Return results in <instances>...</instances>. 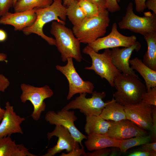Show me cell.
Returning <instances> with one entry per match:
<instances>
[{"label":"cell","instance_id":"6da1fadb","mask_svg":"<svg viewBox=\"0 0 156 156\" xmlns=\"http://www.w3.org/2000/svg\"><path fill=\"white\" fill-rule=\"evenodd\" d=\"M36 18L34 23L22 31L25 35L34 34L40 36L49 45H55L54 38L45 35L43 31L47 23L56 21L65 25L66 18V7L63 4L62 0H55L50 5L43 8L34 9Z\"/></svg>","mask_w":156,"mask_h":156},{"label":"cell","instance_id":"7a4b0ae2","mask_svg":"<svg viewBox=\"0 0 156 156\" xmlns=\"http://www.w3.org/2000/svg\"><path fill=\"white\" fill-rule=\"evenodd\" d=\"M114 87L116 91L113 98L124 106L140 102L147 91L145 85L139 78L122 73L115 77Z\"/></svg>","mask_w":156,"mask_h":156},{"label":"cell","instance_id":"3957f363","mask_svg":"<svg viewBox=\"0 0 156 156\" xmlns=\"http://www.w3.org/2000/svg\"><path fill=\"white\" fill-rule=\"evenodd\" d=\"M55 37V45L61 54L62 61L65 62L69 57L78 62L82 59L80 42L74 34L72 30L61 23L52 21L50 31Z\"/></svg>","mask_w":156,"mask_h":156},{"label":"cell","instance_id":"277c9868","mask_svg":"<svg viewBox=\"0 0 156 156\" xmlns=\"http://www.w3.org/2000/svg\"><path fill=\"white\" fill-rule=\"evenodd\" d=\"M110 21L109 12L101 9L97 16L86 17L72 30L81 43L88 44L104 36Z\"/></svg>","mask_w":156,"mask_h":156},{"label":"cell","instance_id":"5b68a950","mask_svg":"<svg viewBox=\"0 0 156 156\" xmlns=\"http://www.w3.org/2000/svg\"><path fill=\"white\" fill-rule=\"evenodd\" d=\"M144 16H140L133 11V4L128 5L125 15L118 23L120 28L128 29L144 36L156 32V14L153 12H144Z\"/></svg>","mask_w":156,"mask_h":156},{"label":"cell","instance_id":"8992f818","mask_svg":"<svg viewBox=\"0 0 156 156\" xmlns=\"http://www.w3.org/2000/svg\"><path fill=\"white\" fill-rule=\"evenodd\" d=\"M84 54L88 55L92 60V65L85 69L94 71L102 79H105L110 86L114 87L115 77L121 73L113 64L111 56V50L105 49L102 53L94 51L87 45L83 49Z\"/></svg>","mask_w":156,"mask_h":156},{"label":"cell","instance_id":"52a82bcc","mask_svg":"<svg viewBox=\"0 0 156 156\" xmlns=\"http://www.w3.org/2000/svg\"><path fill=\"white\" fill-rule=\"evenodd\" d=\"M21 88L22 91L20 96L21 102L25 103L29 101L31 102L34 108L31 116L34 120H39L42 113L46 109V105L44 101L53 96V91L47 85L38 87L22 83Z\"/></svg>","mask_w":156,"mask_h":156},{"label":"cell","instance_id":"ba28073f","mask_svg":"<svg viewBox=\"0 0 156 156\" xmlns=\"http://www.w3.org/2000/svg\"><path fill=\"white\" fill-rule=\"evenodd\" d=\"M92 94L91 97L87 98L86 93L80 94L79 96L62 109L66 110L79 109L86 116L100 115L108 102V101L105 102L103 100L106 96V93L104 92H100L95 91Z\"/></svg>","mask_w":156,"mask_h":156},{"label":"cell","instance_id":"9c48e42d","mask_svg":"<svg viewBox=\"0 0 156 156\" xmlns=\"http://www.w3.org/2000/svg\"><path fill=\"white\" fill-rule=\"evenodd\" d=\"M73 58L67 59V63L64 66L57 65L56 69L62 73L67 79L69 84V90L66 99L70 100L77 94H92L93 92V84L88 81H84L77 72L74 67Z\"/></svg>","mask_w":156,"mask_h":156},{"label":"cell","instance_id":"30bf717a","mask_svg":"<svg viewBox=\"0 0 156 156\" xmlns=\"http://www.w3.org/2000/svg\"><path fill=\"white\" fill-rule=\"evenodd\" d=\"M117 28V23H114L111 31L109 34L98 38L88 45L94 51L98 53L103 49L119 47H128L137 41V37L135 35H124L119 32Z\"/></svg>","mask_w":156,"mask_h":156},{"label":"cell","instance_id":"8fae6325","mask_svg":"<svg viewBox=\"0 0 156 156\" xmlns=\"http://www.w3.org/2000/svg\"><path fill=\"white\" fill-rule=\"evenodd\" d=\"M45 120L51 125L62 126L67 129L75 139L78 142L81 147L83 146L81 141L87 139V136L82 133L76 127L74 122L77 118L74 111L62 109L56 112L49 111L46 113Z\"/></svg>","mask_w":156,"mask_h":156},{"label":"cell","instance_id":"7c38bea8","mask_svg":"<svg viewBox=\"0 0 156 156\" xmlns=\"http://www.w3.org/2000/svg\"><path fill=\"white\" fill-rule=\"evenodd\" d=\"M54 136L58 138L56 144L48 149L47 153L42 156H54L64 150L68 153L81 148L79 143L75 139L68 130L62 126H55L52 131L47 134L49 140Z\"/></svg>","mask_w":156,"mask_h":156},{"label":"cell","instance_id":"4fadbf2b","mask_svg":"<svg viewBox=\"0 0 156 156\" xmlns=\"http://www.w3.org/2000/svg\"><path fill=\"white\" fill-rule=\"evenodd\" d=\"M126 119L139 127L151 131L152 125L153 106L142 101L124 106Z\"/></svg>","mask_w":156,"mask_h":156},{"label":"cell","instance_id":"5bb4252c","mask_svg":"<svg viewBox=\"0 0 156 156\" xmlns=\"http://www.w3.org/2000/svg\"><path fill=\"white\" fill-rule=\"evenodd\" d=\"M140 43L136 41L131 46L120 49L115 47L111 50V56L112 62L122 73L139 78L130 66L129 60L133 52L138 51L140 49Z\"/></svg>","mask_w":156,"mask_h":156},{"label":"cell","instance_id":"9a60e30c","mask_svg":"<svg viewBox=\"0 0 156 156\" xmlns=\"http://www.w3.org/2000/svg\"><path fill=\"white\" fill-rule=\"evenodd\" d=\"M111 123L106 134L116 140H122L148 135L147 131L139 127L127 119L116 122L111 121Z\"/></svg>","mask_w":156,"mask_h":156},{"label":"cell","instance_id":"2e32d148","mask_svg":"<svg viewBox=\"0 0 156 156\" xmlns=\"http://www.w3.org/2000/svg\"><path fill=\"white\" fill-rule=\"evenodd\" d=\"M4 113L0 124V138L14 133L23 134L21 124L25 118L17 115L14 107L7 101L5 103Z\"/></svg>","mask_w":156,"mask_h":156},{"label":"cell","instance_id":"e0dca14e","mask_svg":"<svg viewBox=\"0 0 156 156\" xmlns=\"http://www.w3.org/2000/svg\"><path fill=\"white\" fill-rule=\"evenodd\" d=\"M36 14L34 9L11 13L8 12L0 18V24L13 26L15 31H22L35 22Z\"/></svg>","mask_w":156,"mask_h":156},{"label":"cell","instance_id":"ac0fdd59","mask_svg":"<svg viewBox=\"0 0 156 156\" xmlns=\"http://www.w3.org/2000/svg\"><path fill=\"white\" fill-rule=\"evenodd\" d=\"M23 144H17L10 136L0 138V156H36Z\"/></svg>","mask_w":156,"mask_h":156},{"label":"cell","instance_id":"d6986e66","mask_svg":"<svg viewBox=\"0 0 156 156\" xmlns=\"http://www.w3.org/2000/svg\"><path fill=\"white\" fill-rule=\"evenodd\" d=\"M84 144L86 148L91 151L110 147L118 148L120 140L112 138L106 134H93L87 136Z\"/></svg>","mask_w":156,"mask_h":156},{"label":"cell","instance_id":"ffe728a7","mask_svg":"<svg viewBox=\"0 0 156 156\" xmlns=\"http://www.w3.org/2000/svg\"><path fill=\"white\" fill-rule=\"evenodd\" d=\"M129 62L131 67L136 70L144 79L147 91L156 87V71L151 69L137 57L130 59Z\"/></svg>","mask_w":156,"mask_h":156},{"label":"cell","instance_id":"44dd1931","mask_svg":"<svg viewBox=\"0 0 156 156\" xmlns=\"http://www.w3.org/2000/svg\"><path fill=\"white\" fill-rule=\"evenodd\" d=\"M112 125L111 121L107 120L99 116H86L84 129L88 135L93 134H106Z\"/></svg>","mask_w":156,"mask_h":156},{"label":"cell","instance_id":"7402d4cb","mask_svg":"<svg viewBox=\"0 0 156 156\" xmlns=\"http://www.w3.org/2000/svg\"><path fill=\"white\" fill-rule=\"evenodd\" d=\"M100 116L106 120L114 122L126 119L124 106L113 98L111 100H108Z\"/></svg>","mask_w":156,"mask_h":156},{"label":"cell","instance_id":"603a6c76","mask_svg":"<svg viewBox=\"0 0 156 156\" xmlns=\"http://www.w3.org/2000/svg\"><path fill=\"white\" fill-rule=\"evenodd\" d=\"M144 37L147 48L142 61L151 69L156 71V32L148 34Z\"/></svg>","mask_w":156,"mask_h":156},{"label":"cell","instance_id":"cb8c5ba5","mask_svg":"<svg viewBox=\"0 0 156 156\" xmlns=\"http://www.w3.org/2000/svg\"><path fill=\"white\" fill-rule=\"evenodd\" d=\"M53 0H18L14 5V12L43 8L51 5Z\"/></svg>","mask_w":156,"mask_h":156},{"label":"cell","instance_id":"d4e9b609","mask_svg":"<svg viewBox=\"0 0 156 156\" xmlns=\"http://www.w3.org/2000/svg\"><path fill=\"white\" fill-rule=\"evenodd\" d=\"M66 15L73 26L79 25L86 18L77 1L75 0L66 7Z\"/></svg>","mask_w":156,"mask_h":156},{"label":"cell","instance_id":"484cf974","mask_svg":"<svg viewBox=\"0 0 156 156\" xmlns=\"http://www.w3.org/2000/svg\"><path fill=\"white\" fill-rule=\"evenodd\" d=\"M151 139V135L132 137L120 140L118 148L121 152L125 153L132 147L149 142Z\"/></svg>","mask_w":156,"mask_h":156},{"label":"cell","instance_id":"4316f807","mask_svg":"<svg viewBox=\"0 0 156 156\" xmlns=\"http://www.w3.org/2000/svg\"><path fill=\"white\" fill-rule=\"evenodd\" d=\"M85 14L86 17L97 16L102 9L87 0H76Z\"/></svg>","mask_w":156,"mask_h":156},{"label":"cell","instance_id":"83f0119b","mask_svg":"<svg viewBox=\"0 0 156 156\" xmlns=\"http://www.w3.org/2000/svg\"><path fill=\"white\" fill-rule=\"evenodd\" d=\"M141 101L148 104L156 106V87L151 88L147 91Z\"/></svg>","mask_w":156,"mask_h":156},{"label":"cell","instance_id":"f1b7e54d","mask_svg":"<svg viewBox=\"0 0 156 156\" xmlns=\"http://www.w3.org/2000/svg\"><path fill=\"white\" fill-rule=\"evenodd\" d=\"M10 82L8 79L3 75L0 73V91L4 92L9 86ZM5 109L0 107V121L3 118Z\"/></svg>","mask_w":156,"mask_h":156},{"label":"cell","instance_id":"f546056e","mask_svg":"<svg viewBox=\"0 0 156 156\" xmlns=\"http://www.w3.org/2000/svg\"><path fill=\"white\" fill-rule=\"evenodd\" d=\"M13 5V0H0V16L8 12Z\"/></svg>","mask_w":156,"mask_h":156},{"label":"cell","instance_id":"4dcf8cb0","mask_svg":"<svg viewBox=\"0 0 156 156\" xmlns=\"http://www.w3.org/2000/svg\"><path fill=\"white\" fill-rule=\"evenodd\" d=\"M112 150L108 148L99 149L92 152L85 153L84 156H107L109 155Z\"/></svg>","mask_w":156,"mask_h":156},{"label":"cell","instance_id":"1f68e13d","mask_svg":"<svg viewBox=\"0 0 156 156\" xmlns=\"http://www.w3.org/2000/svg\"><path fill=\"white\" fill-rule=\"evenodd\" d=\"M106 9L109 12L114 13L119 11L120 8L117 0H107Z\"/></svg>","mask_w":156,"mask_h":156},{"label":"cell","instance_id":"d6a6232c","mask_svg":"<svg viewBox=\"0 0 156 156\" xmlns=\"http://www.w3.org/2000/svg\"><path fill=\"white\" fill-rule=\"evenodd\" d=\"M152 125L151 132V139L156 141V106H153Z\"/></svg>","mask_w":156,"mask_h":156},{"label":"cell","instance_id":"836d02e7","mask_svg":"<svg viewBox=\"0 0 156 156\" xmlns=\"http://www.w3.org/2000/svg\"><path fill=\"white\" fill-rule=\"evenodd\" d=\"M141 146V151L156 153V141L151 143L148 142Z\"/></svg>","mask_w":156,"mask_h":156},{"label":"cell","instance_id":"e575fe53","mask_svg":"<svg viewBox=\"0 0 156 156\" xmlns=\"http://www.w3.org/2000/svg\"><path fill=\"white\" fill-rule=\"evenodd\" d=\"M146 0H134L136 11L141 13L146 8L145 3Z\"/></svg>","mask_w":156,"mask_h":156},{"label":"cell","instance_id":"d590c367","mask_svg":"<svg viewBox=\"0 0 156 156\" xmlns=\"http://www.w3.org/2000/svg\"><path fill=\"white\" fill-rule=\"evenodd\" d=\"M84 150L83 146L81 147V148L79 150L73 151L72 152L64 153H62L60 156H84L85 153Z\"/></svg>","mask_w":156,"mask_h":156},{"label":"cell","instance_id":"8d00e7d4","mask_svg":"<svg viewBox=\"0 0 156 156\" xmlns=\"http://www.w3.org/2000/svg\"><path fill=\"white\" fill-rule=\"evenodd\" d=\"M129 156H156V153L144 151L134 152L129 154Z\"/></svg>","mask_w":156,"mask_h":156},{"label":"cell","instance_id":"74e56055","mask_svg":"<svg viewBox=\"0 0 156 156\" xmlns=\"http://www.w3.org/2000/svg\"><path fill=\"white\" fill-rule=\"evenodd\" d=\"M87 0L96 5L100 9H106L107 0Z\"/></svg>","mask_w":156,"mask_h":156},{"label":"cell","instance_id":"f35d334b","mask_svg":"<svg viewBox=\"0 0 156 156\" xmlns=\"http://www.w3.org/2000/svg\"><path fill=\"white\" fill-rule=\"evenodd\" d=\"M145 4L146 8L156 14V0H146Z\"/></svg>","mask_w":156,"mask_h":156},{"label":"cell","instance_id":"ab89813d","mask_svg":"<svg viewBox=\"0 0 156 156\" xmlns=\"http://www.w3.org/2000/svg\"><path fill=\"white\" fill-rule=\"evenodd\" d=\"M7 38V34L4 30L0 29V42L5 41Z\"/></svg>","mask_w":156,"mask_h":156},{"label":"cell","instance_id":"60d3db41","mask_svg":"<svg viewBox=\"0 0 156 156\" xmlns=\"http://www.w3.org/2000/svg\"><path fill=\"white\" fill-rule=\"evenodd\" d=\"M7 55L6 54L3 53H0V62L4 61L7 62Z\"/></svg>","mask_w":156,"mask_h":156},{"label":"cell","instance_id":"b9f144b4","mask_svg":"<svg viewBox=\"0 0 156 156\" xmlns=\"http://www.w3.org/2000/svg\"><path fill=\"white\" fill-rule=\"evenodd\" d=\"M74 1V0H63L62 1L63 4L64 6L66 7Z\"/></svg>","mask_w":156,"mask_h":156},{"label":"cell","instance_id":"7bdbcfd3","mask_svg":"<svg viewBox=\"0 0 156 156\" xmlns=\"http://www.w3.org/2000/svg\"><path fill=\"white\" fill-rule=\"evenodd\" d=\"M18 0H13V6H14V5H15V4H16V2L18 1Z\"/></svg>","mask_w":156,"mask_h":156},{"label":"cell","instance_id":"ee69618b","mask_svg":"<svg viewBox=\"0 0 156 156\" xmlns=\"http://www.w3.org/2000/svg\"><path fill=\"white\" fill-rule=\"evenodd\" d=\"M117 2L118 3L120 2L121 0H117Z\"/></svg>","mask_w":156,"mask_h":156},{"label":"cell","instance_id":"f6af8a7d","mask_svg":"<svg viewBox=\"0 0 156 156\" xmlns=\"http://www.w3.org/2000/svg\"><path fill=\"white\" fill-rule=\"evenodd\" d=\"M53 0V1H54V0Z\"/></svg>","mask_w":156,"mask_h":156}]
</instances>
